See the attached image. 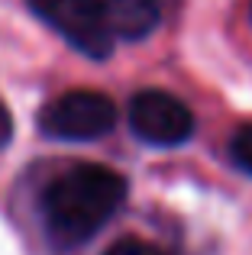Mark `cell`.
Masks as SVG:
<instances>
[{
    "mask_svg": "<svg viewBox=\"0 0 252 255\" xmlns=\"http://www.w3.org/2000/svg\"><path fill=\"white\" fill-rule=\"evenodd\" d=\"M126 200V178L107 165L84 162L62 171L42 191V223L58 249H78L110 223Z\"/></svg>",
    "mask_w": 252,
    "mask_h": 255,
    "instance_id": "1",
    "label": "cell"
},
{
    "mask_svg": "<svg viewBox=\"0 0 252 255\" xmlns=\"http://www.w3.org/2000/svg\"><path fill=\"white\" fill-rule=\"evenodd\" d=\"M117 104L101 91H65L39 110V129L58 142H91L114 129Z\"/></svg>",
    "mask_w": 252,
    "mask_h": 255,
    "instance_id": "2",
    "label": "cell"
},
{
    "mask_svg": "<svg viewBox=\"0 0 252 255\" xmlns=\"http://www.w3.org/2000/svg\"><path fill=\"white\" fill-rule=\"evenodd\" d=\"M26 6L81 55L101 62L114 52L117 36L107 29L94 0H26Z\"/></svg>",
    "mask_w": 252,
    "mask_h": 255,
    "instance_id": "3",
    "label": "cell"
},
{
    "mask_svg": "<svg viewBox=\"0 0 252 255\" xmlns=\"http://www.w3.org/2000/svg\"><path fill=\"white\" fill-rule=\"evenodd\" d=\"M129 126L142 142L171 149L191 139L194 132V113L168 91H139L129 100Z\"/></svg>",
    "mask_w": 252,
    "mask_h": 255,
    "instance_id": "4",
    "label": "cell"
},
{
    "mask_svg": "<svg viewBox=\"0 0 252 255\" xmlns=\"http://www.w3.org/2000/svg\"><path fill=\"white\" fill-rule=\"evenodd\" d=\"M117 39H145L158 26V0H94Z\"/></svg>",
    "mask_w": 252,
    "mask_h": 255,
    "instance_id": "5",
    "label": "cell"
},
{
    "mask_svg": "<svg viewBox=\"0 0 252 255\" xmlns=\"http://www.w3.org/2000/svg\"><path fill=\"white\" fill-rule=\"evenodd\" d=\"M230 155H233V162L246 174H252V126H243V129L233 132V139H230Z\"/></svg>",
    "mask_w": 252,
    "mask_h": 255,
    "instance_id": "6",
    "label": "cell"
},
{
    "mask_svg": "<svg viewBox=\"0 0 252 255\" xmlns=\"http://www.w3.org/2000/svg\"><path fill=\"white\" fill-rule=\"evenodd\" d=\"M104 255H162V249H155L145 239H120V243H114Z\"/></svg>",
    "mask_w": 252,
    "mask_h": 255,
    "instance_id": "7",
    "label": "cell"
},
{
    "mask_svg": "<svg viewBox=\"0 0 252 255\" xmlns=\"http://www.w3.org/2000/svg\"><path fill=\"white\" fill-rule=\"evenodd\" d=\"M3 123L6 120H3V113H0V142H3Z\"/></svg>",
    "mask_w": 252,
    "mask_h": 255,
    "instance_id": "8",
    "label": "cell"
}]
</instances>
